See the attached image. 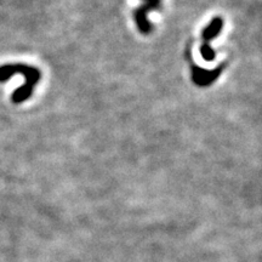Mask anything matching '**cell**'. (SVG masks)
I'll return each instance as SVG.
<instances>
[{
    "mask_svg": "<svg viewBox=\"0 0 262 262\" xmlns=\"http://www.w3.org/2000/svg\"><path fill=\"white\" fill-rule=\"evenodd\" d=\"M14 74H22L26 78V83L22 88L17 89L13 94L14 103H22L28 100L33 94V89L42 79V72L32 66L16 63V65H5L0 67V82H7Z\"/></svg>",
    "mask_w": 262,
    "mask_h": 262,
    "instance_id": "cell-1",
    "label": "cell"
},
{
    "mask_svg": "<svg viewBox=\"0 0 262 262\" xmlns=\"http://www.w3.org/2000/svg\"><path fill=\"white\" fill-rule=\"evenodd\" d=\"M223 27V20L221 17H214L211 22L201 32L200 54L206 62H211L216 59V53L210 47L211 40H214L221 33Z\"/></svg>",
    "mask_w": 262,
    "mask_h": 262,
    "instance_id": "cell-2",
    "label": "cell"
},
{
    "mask_svg": "<svg viewBox=\"0 0 262 262\" xmlns=\"http://www.w3.org/2000/svg\"><path fill=\"white\" fill-rule=\"evenodd\" d=\"M160 8V0H145L143 5L137 8L134 13V19L137 28L142 34H149L152 32V25L147 19V15L151 11L158 10Z\"/></svg>",
    "mask_w": 262,
    "mask_h": 262,
    "instance_id": "cell-3",
    "label": "cell"
},
{
    "mask_svg": "<svg viewBox=\"0 0 262 262\" xmlns=\"http://www.w3.org/2000/svg\"><path fill=\"white\" fill-rule=\"evenodd\" d=\"M226 63H221L217 68L214 70H204L200 68L199 66H197L195 63L191 61V73H192V80L195 85L198 86H209L220 77V74L222 73Z\"/></svg>",
    "mask_w": 262,
    "mask_h": 262,
    "instance_id": "cell-4",
    "label": "cell"
}]
</instances>
